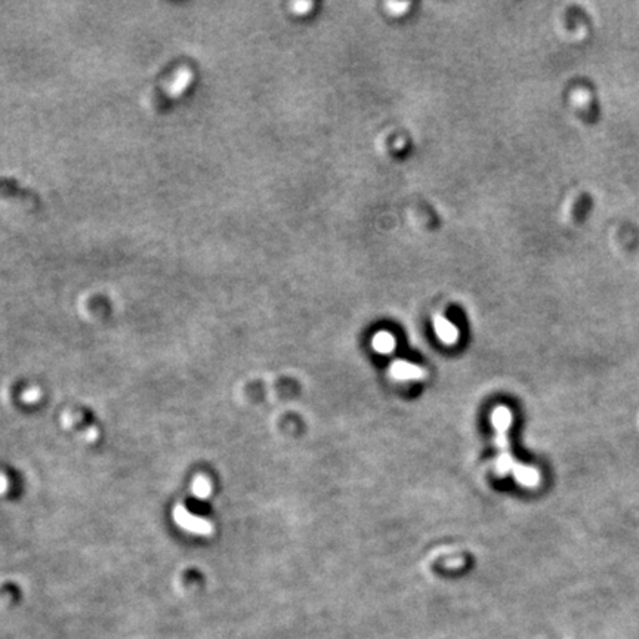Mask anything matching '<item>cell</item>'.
I'll return each instance as SVG.
<instances>
[{
  "mask_svg": "<svg viewBox=\"0 0 639 639\" xmlns=\"http://www.w3.org/2000/svg\"><path fill=\"white\" fill-rule=\"evenodd\" d=\"M410 6V4L407 2H388L386 4V8L388 11H390V13H393V15H401V13H404L406 9Z\"/></svg>",
  "mask_w": 639,
  "mask_h": 639,
  "instance_id": "277c9868",
  "label": "cell"
},
{
  "mask_svg": "<svg viewBox=\"0 0 639 639\" xmlns=\"http://www.w3.org/2000/svg\"><path fill=\"white\" fill-rule=\"evenodd\" d=\"M371 345L374 351H378L381 354H391L395 350V339L391 333L379 331L373 336Z\"/></svg>",
  "mask_w": 639,
  "mask_h": 639,
  "instance_id": "3957f363",
  "label": "cell"
},
{
  "mask_svg": "<svg viewBox=\"0 0 639 639\" xmlns=\"http://www.w3.org/2000/svg\"><path fill=\"white\" fill-rule=\"evenodd\" d=\"M311 8H312L311 2H296L291 5V9H294L295 13H299V15H302V13H307Z\"/></svg>",
  "mask_w": 639,
  "mask_h": 639,
  "instance_id": "5b68a950",
  "label": "cell"
},
{
  "mask_svg": "<svg viewBox=\"0 0 639 639\" xmlns=\"http://www.w3.org/2000/svg\"><path fill=\"white\" fill-rule=\"evenodd\" d=\"M434 329H435L437 336L441 339L442 343H446V345L456 343L457 338H459V330H457V327L453 323H450L446 317L435 315L434 317Z\"/></svg>",
  "mask_w": 639,
  "mask_h": 639,
  "instance_id": "7a4b0ae2",
  "label": "cell"
},
{
  "mask_svg": "<svg viewBox=\"0 0 639 639\" xmlns=\"http://www.w3.org/2000/svg\"><path fill=\"white\" fill-rule=\"evenodd\" d=\"M390 373L395 381H421L426 376V371L422 367L411 364L404 360L394 361Z\"/></svg>",
  "mask_w": 639,
  "mask_h": 639,
  "instance_id": "6da1fadb",
  "label": "cell"
}]
</instances>
